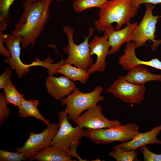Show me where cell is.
Instances as JSON below:
<instances>
[{"instance_id": "obj_1", "label": "cell", "mask_w": 161, "mask_h": 161, "mask_svg": "<svg viewBox=\"0 0 161 161\" xmlns=\"http://www.w3.org/2000/svg\"><path fill=\"white\" fill-rule=\"evenodd\" d=\"M51 2L49 0H24L23 13L11 32L12 35L20 39L22 48L35 45L50 18Z\"/></svg>"}, {"instance_id": "obj_2", "label": "cell", "mask_w": 161, "mask_h": 161, "mask_svg": "<svg viewBox=\"0 0 161 161\" xmlns=\"http://www.w3.org/2000/svg\"><path fill=\"white\" fill-rule=\"evenodd\" d=\"M131 0L107 1L100 8L99 18L95 21L97 30L104 32L117 23L115 30H120L123 25L130 23L131 18L137 14L139 8L133 6Z\"/></svg>"}, {"instance_id": "obj_3", "label": "cell", "mask_w": 161, "mask_h": 161, "mask_svg": "<svg viewBox=\"0 0 161 161\" xmlns=\"http://www.w3.org/2000/svg\"><path fill=\"white\" fill-rule=\"evenodd\" d=\"M59 128L53 138L51 146L61 149L72 156L78 155L77 148L83 136L85 129L77 125L73 127L69 122L64 110L58 113Z\"/></svg>"}, {"instance_id": "obj_4", "label": "cell", "mask_w": 161, "mask_h": 161, "mask_svg": "<svg viewBox=\"0 0 161 161\" xmlns=\"http://www.w3.org/2000/svg\"><path fill=\"white\" fill-rule=\"evenodd\" d=\"M103 89L102 86H96L92 91L84 93L76 88L61 99V104L66 106L64 111L69 120L73 121L84 111L104 100V97L100 95Z\"/></svg>"}, {"instance_id": "obj_5", "label": "cell", "mask_w": 161, "mask_h": 161, "mask_svg": "<svg viewBox=\"0 0 161 161\" xmlns=\"http://www.w3.org/2000/svg\"><path fill=\"white\" fill-rule=\"evenodd\" d=\"M63 30L66 34L68 40V44L63 49L68 55L64 60V64H73L76 67L87 70L94 64L90 52L89 40L93 34L95 28L89 27L88 36L84 37V41L78 45L74 41L72 29L66 26L63 28Z\"/></svg>"}, {"instance_id": "obj_6", "label": "cell", "mask_w": 161, "mask_h": 161, "mask_svg": "<svg viewBox=\"0 0 161 161\" xmlns=\"http://www.w3.org/2000/svg\"><path fill=\"white\" fill-rule=\"evenodd\" d=\"M140 133L139 127L136 124L129 123L110 128L86 129L83 137L97 144H107L115 141L121 143L129 141Z\"/></svg>"}, {"instance_id": "obj_7", "label": "cell", "mask_w": 161, "mask_h": 161, "mask_svg": "<svg viewBox=\"0 0 161 161\" xmlns=\"http://www.w3.org/2000/svg\"><path fill=\"white\" fill-rule=\"evenodd\" d=\"M145 4L144 16L140 24L133 31L127 43L134 42L136 48L137 49L146 45V42L150 40L153 42L150 47L152 51H154L161 44V40H157L155 39L156 24L160 16L153 14L154 5L148 3Z\"/></svg>"}, {"instance_id": "obj_8", "label": "cell", "mask_w": 161, "mask_h": 161, "mask_svg": "<svg viewBox=\"0 0 161 161\" xmlns=\"http://www.w3.org/2000/svg\"><path fill=\"white\" fill-rule=\"evenodd\" d=\"M41 133L36 134L32 131L24 145L16 151L24 154L26 160H32L36 154L41 149L51 146V141L56 133L59 124L52 123Z\"/></svg>"}, {"instance_id": "obj_9", "label": "cell", "mask_w": 161, "mask_h": 161, "mask_svg": "<svg viewBox=\"0 0 161 161\" xmlns=\"http://www.w3.org/2000/svg\"><path fill=\"white\" fill-rule=\"evenodd\" d=\"M146 88L144 84L133 83L120 75L106 90L126 103L139 104L144 100Z\"/></svg>"}, {"instance_id": "obj_10", "label": "cell", "mask_w": 161, "mask_h": 161, "mask_svg": "<svg viewBox=\"0 0 161 161\" xmlns=\"http://www.w3.org/2000/svg\"><path fill=\"white\" fill-rule=\"evenodd\" d=\"M102 110L101 105L97 104L88 109L73 122L81 127L92 129L110 128L121 124L117 120H112L106 118L102 113Z\"/></svg>"}, {"instance_id": "obj_11", "label": "cell", "mask_w": 161, "mask_h": 161, "mask_svg": "<svg viewBox=\"0 0 161 161\" xmlns=\"http://www.w3.org/2000/svg\"><path fill=\"white\" fill-rule=\"evenodd\" d=\"M108 38V33L105 31L103 36L95 35L89 42L91 55L95 54L97 56L96 62L87 70L90 74L96 71L102 72L106 69L107 64L106 58L111 47Z\"/></svg>"}, {"instance_id": "obj_12", "label": "cell", "mask_w": 161, "mask_h": 161, "mask_svg": "<svg viewBox=\"0 0 161 161\" xmlns=\"http://www.w3.org/2000/svg\"><path fill=\"white\" fill-rule=\"evenodd\" d=\"M4 43L10 53L9 58H6L4 62L8 64L12 70H15L18 77L21 78L30 71L28 64H24L20 58L21 41L20 39L11 34L5 35Z\"/></svg>"}, {"instance_id": "obj_13", "label": "cell", "mask_w": 161, "mask_h": 161, "mask_svg": "<svg viewBox=\"0 0 161 161\" xmlns=\"http://www.w3.org/2000/svg\"><path fill=\"white\" fill-rule=\"evenodd\" d=\"M45 85L48 94L55 99L60 100L76 88L74 82L65 76L55 77L49 75L46 78Z\"/></svg>"}, {"instance_id": "obj_14", "label": "cell", "mask_w": 161, "mask_h": 161, "mask_svg": "<svg viewBox=\"0 0 161 161\" xmlns=\"http://www.w3.org/2000/svg\"><path fill=\"white\" fill-rule=\"evenodd\" d=\"M136 46L134 42L126 43L124 53L119 58L118 62L123 69L129 70L134 66L143 65L150 66L161 70V61L158 58L148 61H142L138 58L135 50Z\"/></svg>"}, {"instance_id": "obj_15", "label": "cell", "mask_w": 161, "mask_h": 161, "mask_svg": "<svg viewBox=\"0 0 161 161\" xmlns=\"http://www.w3.org/2000/svg\"><path fill=\"white\" fill-rule=\"evenodd\" d=\"M138 25L137 22L132 23L130 22L125 28L121 30H115L113 25L106 30L104 32H106L108 33V41L111 47L108 54L115 53L119 50L124 43H127L133 31Z\"/></svg>"}, {"instance_id": "obj_16", "label": "cell", "mask_w": 161, "mask_h": 161, "mask_svg": "<svg viewBox=\"0 0 161 161\" xmlns=\"http://www.w3.org/2000/svg\"><path fill=\"white\" fill-rule=\"evenodd\" d=\"M161 131V124L148 131L140 132L130 140L117 145L126 151H130L148 144L161 145V140L157 138Z\"/></svg>"}, {"instance_id": "obj_17", "label": "cell", "mask_w": 161, "mask_h": 161, "mask_svg": "<svg viewBox=\"0 0 161 161\" xmlns=\"http://www.w3.org/2000/svg\"><path fill=\"white\" fill-rule=\"evenodd\" d=\"M123 77L129 82L138 84H144L147 82L152 81H161V74L151 73L148 68L140 64L132 67Z\"/></svg>"}, {"instance_id": "obj_18", "label": "cell", "mask_w": 161, "mask_h": 161, "mask_svg": "<svg viewBox=\"0 0 161 161\" xmlns=\"http://www.w3.org/2000/svg\"><path fill=\"white\" fill-rule=\"evenodd\" d=\"M72 157L58 148L50 146L37 152L32 160L38 161H72Z\"/></svg>"}, {"instance_id": "obj_19", "label": "cell", "mask_w": 161, "mask_h": 161, "mask_svg": "<svg viewBox=\"0 0 161 161\" xmlns=\"http://www.w3.org/2000/svg\"><path fill=\"white\" fill-rule=\"evenodd\" d=\"M38 104L37 100H27L24 99L18 106L19 116L22 118L33 117L42 121L47 126L50 124L49 122L39 111L38 109Z\"/></svg>"}, {"instance_id": "obj_20", "label": "cell", "mask_w": 161, "mask_h": 161, "mask_svg": "<svg viewBox=\"0 0 161 161\" xmlns=\"http://www.w3.org/2000/svg\"><path fill=\"white\" fill-rule=\"evenodd\" d=\"M57 73L62 74L73 82L79 81L85 84L89 77L90 74L87 70L74 66L69 64H64L57 70Z\"/></svg>"}, {"instance_id": "obj_21", "label": "cell", "mask_w": 161, "mask_h": 161, "mask_svg": "<svg viewBox=\"0 0 161 161\" xmlns=\"http://www.w3.org/2000/svg\"><path fill=\"white\" fill-rule=\"evenodd\" d=\"M113 148L108 154L117 161H134L139 155V153L135 150L126 151L117 145L114 146Z\"/></svg>"}, {"instance_id": "obj_22", "label": "cell", "mask_w": 161, "mask_h": 161, "mask_svg": "<svg viewBox=\"0 0 161 161\" xmlns=\"http://www.w3.org/2000/svg\"><path fill=\"white\" fill-rule=\"evenodd\" d=\"M6 99L8 104L18 106L24 99V95L17 90L11 81L3 89Z\"/></svg>"}, {"instance_id": "obj_23", "label": "cell", "mask_w": 161, "mask_h": 161, "mask_svg": "<svg viewBox=\"0 0 161 161\" xmlns=\"http://www.w3.org/2000/svg\"><path fill=\"white\" fill-rule=\"evenodd\" d=\"M15 0H0V30L4 31L10 18L9 9Z\"/></svg>"}, {"instance_id": "obj_24", "label": "cell", "mask_w": 161, "mask_h": 161, "mask_svg": "<svg viewBox=\"0 0 161 161\" xmlns=\"http://www.w3.org/2000/svg\"><path fill=\"white\" fill-rule=\"evenodd\" d=\"M107 0H75L73 3L76 12H81L93 7L100 8Z\"/></svg>"}, {"instance_id": "obj_25", "label": "cell", "mask_w": 161, "mask_h": 161, "mask_svg": "<svg viewBox=\"0 0 161 161\" xmlns=\"http://www.w3.org/2000/svg\"><path fill=\"white\" fill-rule=\"evenodd\" d=\"M35 61L29 64L30 67L35 66H41L46 67L48 70L49 75H53L57 73V71L58 69L62 65L64 64V60L62 59L59 62L56 64H53L52 60L49 56L47 59L40 60L38 58L34 59Z\"/></svg>"}, {"instance_id": "obj_26", "label": "cell", "mask_w": 161, "mask_h": 161, "mask_svg": "<svg viewBox=\"0 0 161 161\" xmlns=\"http://www.w3.org/2000/svg\"><path fill=\"white\" fill-rule=\"evenodd\" d=\"M25 160L23 154L0 150V161H21Z\"/></svg>"}, {"instance_id": "obj_27", "label": "cell", "mask_w": 161, "mask_h": 161, "mask_svg": "<svg viewBox=\"0 0 161 161\" xmlns=\"http://www.w3.org/2000/svg\"><path fill=\"white\" fill-rule=\"evenodd\" d=\"M8 104L5 95L2 92L0 93V124L7 120L10 115V110L8 107Z\"/></svg>"}, {"instance_id": "obj_28", "label": "cell", "mask_w": 161, "mask_h": 161, "mask_svg": "<svg viewBox=\"0 0 161 161\" xmlns=\"http://www.w3.org/2000/svg\"><path fill=\"white\" fill-rule=\"evenodd\" d=\"M143 156L145 161H161V154H156L149 150L146 145L143 146L139 148Z\"/></svg>"}, {"instance_id": "obj_29", "label": "cell", "mask_w": 161, "mask_h": 161, "mask_svg": "<svg viewBox=\"0 0 161 161\" xmlns=\"http://www.w3.org/2000/svg\"><path fill=\"white\" fill-rule=\"evenodd\" d=\"M11 72L9 67H7L0 76V89H3L11 82Z\"/></svg>"}, {"instance_id": "obj_30", "label": "cell", "mask_w": 161, "mask_h": 161, "mask_svg": "<svg viewBox=\"0 0 161 161\" xmlns=\"http://www.w3.org/2000/svg\"><path fill=\"white\" fill-rule=\"evenodd\" d=\"M3 32L0 30V53L6 58H9L10 56V53L4 45L5 34H4Z\"/></svg>"}, {"instance_id": "obj_31", "label": "cell", "mask_w": 161, "mask_h": 161, "mask_svg": "<svg viewBox=\"0 0 161 161\" xmlns=\"http://www.w3.org/2000/svg\"><path fill=\"white\" fill-rule=\"evenodd\" d=\"M151 3L154 5L161 3V0H131V4L133 7L139 8L143 4Z\"/></svg>"}, {"instance_id": "obj_32", "label": "cell", "mask_w": 161, "mask_h": 161, "mask_svg": "<svg viewBox=\"0 0 161 161\" xmlns=\"http://www.w3.org/2000/svg\"><path fill=\"white\" fill-rule=\"evenodd\" d=\"M30 0L32 1H46V0Z\"/></svg>"}, {"instance_id": "obj_33", "label": "cell", "mask_w": 161, "mask_h": 161, "mask_svg": "<svg viewBox=\"0 0 161 161\" xmlns=\"http://www.w3.org/2000/svg\"><path fill=\"white\" fill-rule=\"evenodd\" d=\"M50 0L52 2V1L53 0H57V1H62L63 0Z\"/></svg>"}, {"instance_id": "obj_34", "label": "cell", "mask_w": 161, "mask_h": 161, "mask_svg": "<svg viewBox=\"0 0 161 161\" xmlns=\"http://www.w3.org/2000/svg\"><path fill=\"white\" fill-rule=\"evenodd\" d=\"M160 16V18H161V16Z\"/></svg>"}, {"instance_id": "obj_35", "label": "cell", "mask_w": 161, "mask_h": 161, "mask_svg": "<svg viewBox=\"0 0 161 161\" xmlns=\"http://www.w3.org/2000/svg\"></svg>"}]
</instances>
